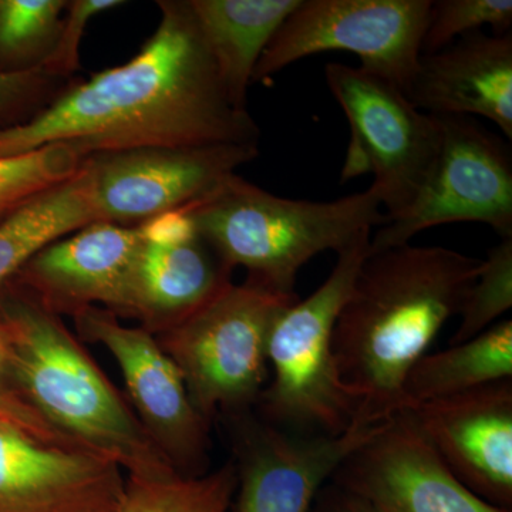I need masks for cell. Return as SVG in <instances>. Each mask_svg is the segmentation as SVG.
<instances>
[{"instance_id":"6da1fadb","label":"cell","mask_w":512,"mask_h":512,"mask_svg":"<svg viewBox=\"0 0 512 512\" xmlns=\"http://www.w3.org/2000/svg\"><path fill=\"white\" fill-rule=\"evenodd\" d=\"M160 22L133 59L76 83L35 120L0 133V158L67 144L80 156L144 147L258 144L229 101L190 0H160Z\"/></svg>"},{"instance_id":"7a4b0ae2","label":"cell","mask_w":512,"mask_h":512,"mask_svg":"<svg viewBox=\"0 0 512 512\" xmlns=\"http://www.w3.org/2000/svg\"><path fill=\"white\" fill-rule=\"evenodd\" d=\"M483 259L403 245L367 255L333 330L340 379L359 419L403 412V386L443 326L458 315Z\"/></svg>"},{"instance_id":"3957f363","label":"cell","mask_w":512,"mask_h":512,"mask_svg":"<svg viewBox=\"0 0 512 512\" xmlns=\"http://www.w3.org/2000/svg\"><path fill=\"white\" fill-rule=\"evenodd\" d=\"M0 329L6 383L43 419L128 477L180 476L62 316L12 281L0 286Z\"/></svg>"},{"instance_id":"277c9868","label":"cell","mask_w":512,"mask_h":512,"mask_svg":"<svg viewBox=\"0 0 512 512\" xmlns=\"http://www.w3.org/2000/svg\"><path fill=\"white\" fill-rule=\"evenodd\" d=\"M380 210L370 188L333 201L291 200L234 174L184 211L229 271L241 266L248 281L295 295L302 266L322 252L340 254L382 227Z\"/></svg>"},{"instance_id":"5b68a950","label":"cell","mask_w":512,"mask_h":512,"mask_svg":"<svg viewBox=\"0 0 512 512\" xmlns=\"http://www.w3.org/2000/svg\"><path fill=\"white\" fill-rule=\"evenodd\" d=\"M370 232L338 254L325 282L289 306L271 332L272 380L258 403L262 420L306 436H338L359 419V404L340 379L333 330L367 256Z\"/></svg>"},{"instance_id":"8992f818","label":"cell","mask_w":512,"mask_h":512,"mask_svg":"<svg viewBox=\"0 0 512 512\" xmlns=\"http://www.w3.org/2000/svg\"><path fill=\"white\" fill-rule=\"evenodd\" d=\"M298 296L247 281L231 284L158 339L184 377L195 409L211 423L249 412L264 390L268 343Z\"/></svg>"},{"instance_id":"52a82bcc","label":"cell","mask_w":512,"mask_h":512,"mask_svg":"<svg viewBox=\"0 0 512 512\" xmlns=\"http://www.w3.org/2000/svg\"><path fill=\"white\" fill-rule=\"evenodd\" d=\"M325 79L350 127L340 181L373 175L370 190L400 217L429 180L441 147V123L414 107L403 90L377 74L342 63L325 67Z\"/></svg>"},{"instance_id":"ba28073f","label":"cell","mask_w":512,"mask_h":512,"mask_svg":"<svg viewBox=\"0 0 512 512\" xmlns=\"http://www.w3.org/2000/svg\"><path fill=\"white\" fill-rule=\"evenodd\" d=\"M431 0H302L256 64L254 82L305 57L346 52L409 92L423 55Z\"/></svg>"},{"instance_id":"9c48e42d","label":"cell","mask_w":512,"mask_h":512,"mask_svg":"<svg viewBox=\"0 0 512 512\" xmlns=\"http://www.w3.org/2000/svg\"><path fill=\"white\" fill-rule=\"evenodd\" d=\"M436 164L412 207L370 238L367 255L403 245L420 232L454 222L490 225L512 238V157L507 143L471 117H439Z\"/></svg>"},{"instance_id":"30bf717a","label":"cell","mask_w":512,"mask_h":512,"mask_svg":"<svg viewBox=\"0 0 512 512\" xmlns=\"http://www.w3.org/2000/svg\"><path fill=\"white\" fill-rule=\"evenodd\" d=\"M258 156V144L144 147L92 154L82 167L94 220L138 227L204 200Z\"/></svg>"},{"instance_id":"8fae6325","label":"cell","mask_w":512,"mask_h":512,"mask_svg":"<svg viewBox=\"0 0 512 512\" xmlns=\"http://www.w3.org/2000/svg\"><path fill=\"white\" fill-rule=\"evenodd\" d=\"M72 318L82 339L99 343L114 357L137 419L177 473L205 474L210 421L195 409L180 369L153 333L123 325L101 306L84 308Z\"/></svg>"},{"instance_id":"7c38bea8","label":"cell","mask_w":512,"mask_h":512,"mask_svg":"<svg viewBox=\"0 0 512 512\" xmlns=\"http://www.w3.org/2000/svg\"><path fill=\"white\" fill-rule=\"evenodd\" d=\"M229 420L237 454V512H311L340 464L387 421L356 420L338 436H306L249 412Z\"/></svg>"},{"instance_id":"4fadbf2b","label":"cell","mask_w":512,"mask_h":512,"mask_svg":"<svg viewBox=\"0 0 512 512\" xmlns=\"http://www.w3.org/2000/svg\"><path fill=\"white\" fill-rule=\"evenodd\" d=\"M330 481L379 512H511L468 490L406 410L356 448Z\"/></svg>"},{"instance_id":"5bb4252c","label":"cell","mask_w":512,"mask_h":512,"mask_svg":"<svg viewBox=\"0 0 512 512\" xmlns=\"http://www.w3.org/2000/svg\"><path fill=\"white\" fill-rule=\"evenodd\" d=\"M138 231L140 248L121 316L140 320L148 332H167L232 284V271L184 210L144 222Z\"/></svg>"},{"instance_id":"9a60e30c","label":"cell","mask_w":512,"mask_h":512,"mask_svg":"<svg viewBox=\"0 0 512 512\" xmlns=\"http://www.w3.org/2000/svg\"><path fill=\"white\" fill-rule=\"evenodd\" d=\"M468 490L495 507L512 505V379L406 410Z\"/></svg>"},{"instance_id":"2e32d148","label":"cell","mask_w":512,"mask_h":512,"mask_svg":"<svg viewBox=\"0 0 512 512\" xmlns=\"http://www.w3.org/2000/svg\"><path fill=\"white\" fill-rule=\"evenodd\" d=\"M110 458L0 424V512H114L126 478Z\"/></svg>"},{"instance_id":"e0dca14e","label":"cell","mask_w":512,"mask_h":512,"mask_svg":"<svg viewBox=\"0 0 512 512\" xmlns=\"http://www.w3.org/2000/svg\"><path fill=\"white\" fill-rule=\"evenodd\" d=\"M138 248V227L92 222L37 252L10 281L57 315L103 305L120 318Z\"/></svg>"},{"instance_id":"ac0fdd59","label":"cell","mask_w":512,"mask_h":512,"mask_svg":"<svg viewBox=\"0 0 512 512\" xmlns=\"http://www.w3.org/2000/svg\"><path fill=\"white\" fill-rule=\"evenodd\" d=\"M406 96L431 116L484 117L511 141L512 33H471L424 53Z\"/></svg>"},{"instance_id":"d6986e66","label":"cell","mask_w":512,"mask_h":512,"mask_svg":"<svg viewBox=\"0 0 512 512\" xmlns=\"http://www.w3.org/2000/svg\"><path fill=\"white\" fill-rule=\"evenodd\" d=\"M302 0H190L232 106L247 110L249 84L271 40Z\"/></svg>"},{"instance_id":"ffe728a7","label":"cell","mask_w":512,"mask_h":512,"mask_svg":"<svg viewBox=\"0 0 512 512\" xmlns=\"http://www.w3.org/2000/svg\"><path fill=\"white\" fill-rule=\"evenodd\" d=\"M510 379L512 322L504 319L476 338L421 357L404 382L403 412Z\"/></svg>"},{"instance_id":"44dd1931","label":"cell","mask_w":512,"mask_h":512,"mask_svg":"<svg viewBox=\"0 0 512 512\" xmlns=\"http://www.w3.org/2000/svg\"><path fill=\"white\" fill-rule=\"evenodd\" d=\"M92 222L89 178L80 167L72 178L36 195L0 222V286L37 252Z\"/></svg>"},{"instance_id":"7402d4cb","label":"cell","mask_w":512,"mask_h":512,"mask_svg":"<svg viewBox=\"0 0 512 512\" xmlns=\"http://www.w3.org/2000/svg\"><path fill=\"white\" fill-rule=\"evenodd\" d=\"M66 6L67 0H0V74L43 69Z\"/></svg>"},{"instance_id":"603a6c76","label":"cell","mask_w":512,"mask_h":512,"mask_svg":"<svg viewBox=\"0 0 512 512\" xmlns=\"http://www.w3.org/2000/svg\"><path fill=\"white\" fill-rule=\"evenodd\" d=\"M237 485L234 463L198 477L164 481L127 477L126 490L114 512H228Z\"/></svg>"},{"instance_id":"cb8c5ba5","label":"cell","mask_w":512,"mask_h":512,"mask_svg":"<svg viewBox=\"0 0 512 512\" xmlns=\"http://www.w3.org/2000/svg\"><path fill=\"white\" fill-rule=\"evenodd\" d=\"M83 160L67 144H52L23 156L0 158V222L36 195L72 178Z\"/></svg>"},{"instance_id":"d4e9b609","label":"cell","mask_w":512,"mask_h":512,"mask_svg":"<svg viewBox=\"0 0 512 512\" xmlns=\"http://www.w3.org/2000/svg\"><path fill=\"white\" fill-rule=\"evenodd\" d=\"M512 306V238L501 239L488 251L476 281L461 303L460 325L450 346L476 338L491 328Z\"/></svg>"},{"instance_id":"484cf974","label":"cell","mask_w":512,"mask_h":512,"mask_svg":"<svg viewBox=\"0 0 512 512\" xmlns=\"http://www.w3.org/2000/svg\"><path fill=\"white\" fill-rule=\"evenodd\" d=\"M490 26L495 36L511 33V0H439L431 2L430 18L423 39L424 53L439 52L453 45L456 37L481 32Z\"/></svg>"},{"instance_id":"4316f807","label":"cell","mask_w":512,"mask_h":512,"mask_svg":"<svg viewBox=\"0 0 512 512\" xmlns=\"http://www.w3.org/2000/svg\"><path fill=\"white\" fill-rule=\"evenodd\" d=\"M77 80L53 76L45 70L0 74V133L35 120Z\"/></svg>"},{"instance_id":"83f0119b","label":"cell","mask_w":512,"mask_h":512,"mask_svg":"<svg viewBox=\"0 0 512 512\" xmlns=\"http://www.w3.org/2000/svg\"><path fill=\"white\" fill-rule=\"evenodd\" d=\"M126 5L123 0H67L62 26L52 55L42 70L72 79L80 69V45L90 20L100 13Z\"/></svg>"},{"instance_id":"f1b7e54d","label":"cell","mask_w":512,"mask_h":512,"mask_svg":"<svg viewBox=\"0 0 512 512\" xmlns=\"http://www.w3.org/2000/svg\"><path fill=\"white\" fill-rule=\"evenodd\" d=\"M0 424L16 427V429L25 431L36 439L56 444V446L87 450V448L67 437L62 431L57 430L49 421L43 419L3 379H0Z\"/></svg>"},{"instance_id":"f546056e","label":"cell","mask_w":512,"mask_h":512,"mask_svg":"<svg viewBox=\"0 0 512 512\" xmlns=\"http://www.w3.org/2000/svg\"><path fill=\"white\" fill-rule=\"evenodd\" d=\"M315 501V510L312 507L311 512H379L362 498L343 490L332 481L319 491Z\"/></svg>"},{"instance_id":"4dcf8cb0","label":"cell","mask_w":512,"mask_h":512,"mask_svg":"<svg viewBox=\"0 0 512 512\" xmlns=\"http://www.w3.org/2000/svg\"><path fill=\"white\" fill-rule=\"evenodd\" d=\"M6 352L5 340H3L2 329H0V379L5 380Z\"/></svg>"}]
</instances>
